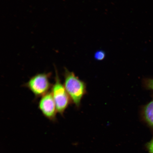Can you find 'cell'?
<instances>
[{
    "mask_svg": "<svg viewBox=\"0 0 153 153\" xmlns=\"http://www.w3.org/2000/svg\"><path fill=\"white\" fill-rule=\"evenodd\" d=\"M64 85L72 102L77 108L81 105L82 99L87 92L86 85L73 72L65 68Z\"/></svg>",
    "mask_w": 153,
    "mask_h": 153,
    "instance_id": "6da1fadb",
    "label": "cell"
},
{
    "mask_svg": "<svg viewBox=\"0 0 153 153\" xmlns=\"http://www.w3.org/2000/svg\"><path fill=\"white\" fill-rule=\"evenodd\" d=\"M55 83L51 88V93L56 105L57 112L63 116L72 102L64 84L62 83L57 69L55 68Z\"/></svg>",
    "mask_w": 153,
    "mask_h": 153,
    "instance_id": "7a4b0ae2",
    "label": "cell"
},
{
    "mask_svg": "<svg viewBox=\"0 0 153 153\" xmlns=\"http://www.w3.org/2000/svg\"><path fill=\"white\" fill-rule=\"evenodd\" d=\"M51 73L37 74L30 78L24 85L27 88L36 98L42 97L48 92L53 85L50 82Z\"/></svg>",
    "mask_w": 153,
    "mask_h": 153,
    "instance_id": "3957f363",
    "label": "cell"
},
{
    "mask_svg": "<svg viewBox=\"0 0 153 153\" xmlns=\"http://www.w3.org/2000/svg\"><path fill=\"white\" fill-rule=\"evenodd\" d=\"M38 106L46 118L51 122H56L57 112L56 105L51 91L41 97Z\"/></svg>",
    "mask_w": 153,
    "mask_h": 153,
    "instance_id": "277c9868",
    "label": "cell"
},
{
    "mask_svg": "<svg viewBox=\"0 0 153 153\" xmlns=\"http://www.w3.org/2000/svg\"><path fill=\"white\" fill-rule=\"evenodd\" d=\"M142 115L145 121L153 128V99L143 107Z\"/></svg>",
    "mask_w": 153,
    "mask_h": 153,
    "instance_id": "5b68a950",
    "label": "cell"
},
{
    "mask_svg": "<svg viewBox=\"0 0 153 153\" xmlns=\"http://www.w3.org/2000/svg\"><path fill=\"white\" fill-rule=\"evenodd\" d=\"M143 83L146 89L153 90V79H145Z\"/></svg>",
    "mask_w": 153,
    "mask_h": 153,
    "instance_id": "8992f818",
    "label": "cell"
},
{
    "mask_svg": "<svg viewBox=\"0 0 153 153\" xmlns=\"http://www.w3.org/2000/svg\"><path fill=\"white\" fill-rule=\"evenodd\" d=\"M105 54L104 51H99L95 53L94 57L96 60H102L105 58Z\"/></svg>",
    "mask_w": 153,
    "mask_h": 153,
    "instance_id": "52a82bcc",
    "label": "cell"
},
{
    "mask_svg": "<svg viewBox=\"0 0 153 153\" xmlns=\"http://www.w3.org/2000/svg\"><path fill=\"white\" fill-rule=\"evenodd\" d=\"M148 148L150 153H153V139L148 143Z\"/></svg>",
    "mask_w": 153,
    "mask_h": 153,
    "instance_id": "ba28073f",
    "label": "cell"
}]
</instances>
